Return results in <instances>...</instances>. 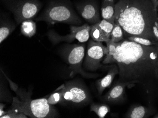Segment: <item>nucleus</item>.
<instances>
[{
    "mask_svg": "<svg viewBox=\"0 0 158 118\" xmlns=\"http://www.w3.org/2000/svg\"><path fill=\"white\" fill-rule=\"evenodd\" d=\"M90 112H95L99 118H104L110 112V108L106 104L92 103L90 104Z\"/></svg>",
    "mask_w": 158,
    "mask_h": 118,
    "instance_id": "18",
    "label": "nucleus"
},
{
    "mask_svg": "<svg viewBox=\"0 0 158 118\" xmlns=\"http://www.w3.org/2000/svg\"><path fill=\"white\" fill-rule=\"evenodd\" d=\"M116 0H102L101 14L103 19L114 21Z\"/></svg>",
    "mask_w": 158,
    "mask_h": 118,
    "instance_id": "16",
    "label": "nucleus"
},
{
    "mask_svg": "<svg viewBox=\"0 0 158 118\" xmlns=\"http://www.w3.org/2000/svg\"><path fill=\"white\" fill-rule=\"evenodd\" d=\"M109 53L106 55V57H110L112 56L115 52H116V49H117V44L116 43H114L110 39L108 41L106 42Z\"/></svg>",
    "mask_w": 158,
    "mask_h": 118,
    "instance_id": "23",
    "label": "nucleus"
},
{
    "mask_svg": "<svg viewBox=\"0 0 158 118\" xmlns=\"http://www.w3.org/2000/svg\"><path fill=\"white\" fill-rule=\"evenodd\" d=\"M127 39L146 46H158V41H153L143 38L129 36L127 37Z\"/></svg>",
    "mask_w": 158,
    "mask_h": 118,
    "instance_id": "21",
    "label": "nucleus"
},
{
    "mask_svg": "<svg viewBox=\"0 0 158 118\" xmlns=\"http://www.w3.org/2000/svg\"><path fill=\"white\" fill-rule=\"evenodd\" d=\"M114 24V21L104 19L100 20L95 24L91 25L90 37L95 41L106 43L110 39Z\"/></svg>",
    "mask_w": 158,
    "mask_h": 118,
    "instance_id": "11",
    "label": "nucleus"
},
{
    "mask_svg": "<svg viewBox=\"0 0 158 118\" xmlns=\"http://www.w3.org/2000/svg\"><path fill=\"white\" fill-rule=\"evenodd\" d=\"M1 2L13 14L17 25L24 20L35 19L43 7L40 0H1Z\"/></svg>",
    "mask_w": 158,
    "mask_h": 118,
    "instance_id": "6",
    "label": "nucleus"
},
{
    "mask_svg": "<svg viewBox=\"0 0 158 118\" xmlns=\"http://www.w3.org/2000/svg\"><path fill=\"white\" fill-rule=\"evenodd\" d=\"M91 25L85 24L81 25H71L70 33L65 36H61L54 30H49L47 33L48 38L54 44L61 42L71 44L74 40H77L80 43L87 42L90 37Z\"/></svg>",
    "mask_w": 158,
    "mask_h": 118,
    "instance_id": "9",
    "label": "nucleus"
},
{
    "mask_svg": "<svg viewBox=\"0 0 158 118\" xmlns=\"http://www.w3.org/2000/svg\"><path fill=\"white\" fill-rule=\"evenodd\" d=\"M28 116L23 113L16 112L10 109L6 111L5 115H3L1 118H27Z\"/></svg>",
    "mask_w": 158,
    "mask_h": 118,
    "instance_id": "22",
    "label": "nucleus"
},
{
    "mask_svg": "<svg viewBox=\"0 0 158 118\" xmlns=\"http://www.w3.org/2000/svg\"><path fill=\"white\" fill-rule=\"evenodd\" d=\"M153 118H158V113H156V114H155V115L153 116Z\"/></svg>",
    "mask_w": 158,
    "mask_h": 118,
    "instance_id": "26",
    "label": "nucleus"
},
{
    "mask_svg": "<svg viewBox=\"0 0 158 118\" xmlns=\"http://www.w3.org/2000/svg\"><path fill=\"white\" fill-rule=\"evenodd\" d=\"M17 24L4 15L1 16L0 22V43L1 44L10 36L15 29Z\"/></svg>",
    "mask_w": 158,
    "mask_h": 118,
    "instance_id": "15",
    "label": "nucleus"
},
{
    "mask_svg": "<svg viewBox=\"0 0 158 118\" xmlns=\"http://www.w3.org/2000/svg\"><path fill=\"white\" fill-rule=\"evenodd\" d=\"M109 53L107 47L102 42L90 39L89 41L83 60V67L86 71L95 72L102 68L105 56Z\"/></svg>",
    "mask_w": 158,
    "mask_h": 118,
    "instance_id": "8",
    "label": "nucleus"
},
{
    "mask_svg": "<svg viewBox=\"0 0 158 118\" xmlns=\"http://www.w3.org/2000/svg\"><path fill=\"white\" fill-rule=\"evenodd\" d=\"M127 84L118 81L109 91L101 97L104 102L114 104L120 102L124 98L126 95V88Z\"/></svg>",
    "mask_w": 158,
    "mask_h": 118,
    "instance_id": "12",
    "label": "nucleus"
},
{
    "mask_svg": "<svg viewBox=\"0 0 158 118\" xmlns=\"http://www.w3.org/2000/svg\"><path fill=\"white\" fill-rule=\"evenodd\" d=\"M47 99L48 104L51 105H56L57 104H63V95L61 89L58 88L57 91H55L50 95Z\"/></svg>",
    "mask_w": 158,
    "mask_h": 118,
    "instance_id": "20",
    "label": "nucleus"
},
{
    "mask_svg": "<svg viewBox=\"0 0 158 118\" xmlns=\"http://www.w3.org/2000/svg\"><path fill=\"white\" fill-rule=\"evenodd\" d=\"M5 105L1 103V104H0V117L5 115V113H6V111L4 110V108H5Z\"/></svg>",
    "mask_w": 158,
    "mask_h": 118,
    "instance_id": "25",
    "label": "nucleus"
},
{
    "mask_svg": "<svg viewBox=\"0 0 158 118\" xmlns=\"http://www.w3.org/2000/svg\"><path fill=\"white\" fill-rule=\"evenodd\" d=\"M12 91L16 97L12 98L11 110L16 112L23 113L33 118H53L58 116L56 108L48 103L46 98L32 99V90H25L17 86Z\"/></svg>",
    "mask_w": 158,
    "mask_h": 118,
    "instance_id": "3",
    "label": "nucleus"
},
{
    "mask_svg": "<svg viewBox=\"0 0 158 118\" xmlns=\"http://www.w3.org/2000/svg\"><path fill=\"white\" fill-rule=\"evenodd\" d=\"M124 33L120 25L114 24L111 33L110 40L114 43H118L124 39Z\"/></svg>",
    "mask_w": 158,
    "mask_h": 118,
    "instance_id": "19",
    "label": "nucleus"
},
{
    "mask_svg": "<svg viewBox=\"0 0 158 118\" xmlns=\"http://www.w3.org/2000/svg\"><path fill=\"white\" fill-rule=\"evenodd\" d=\"M152 3L153 8L158 14V0H150Z\"/></svg>",
    "mask_w": 158,
    "mask_h": 118,
    "instance_id": "24",
    "label": "nucleus"
},
{
    "mask_svg": "<svg viewBox=\"0 0 158 118\" xmlns=\"http://www.w3.org/2000/svg\"><path fill=\"white\" fill-rule=\"evenodd\" d=\"M74 5L79 15L90 25L95 24L101 20L96 0H83L76 2Z\"/></svg>",
    "mask_w": 158,
    "mask_h": 118,
    "instance_id": "10",
    "label": "nucleus"
},
{
    "mask_svg": "<svg viewBox=\"0 0 158 118\" xmlns=\"http://www.w3.org/2000/svg\"><path fill=\"white\" fill-rule=\"evenodd\" d=\"M36 21H45L51 24L58 23L80 25L83 22L75 12L71 2H48Z\"/></svg>",
    "mask_w": 158,
    "mask_h": 118,
    "instance_id": "4",
    "label": "nucleus"
},
{
    "mask_svg": "<svg viewBox=\"0 0 158 118\" xmlns=\"http://www.w3.org/2000/svg\"><path fill=\"white\" fill-rule=\"evenodd\" d=\"M86 53V44L83 43L66 44L60 49V54L68 65L70 76L73 77L77 74L88 79L96 78L99 74L89 73L83 69V63Z\"/></svg>",
    "mask_w": 158,
    "mask_h": 118,
    "instance_id": "5",
    "label": "nucleus"
},
{
    "mask_svg": "<svg viewBox=\"0 0 158 118\" xmlns=\"http://www.w3.org/2000/svg\"><path fill=\"white\" fill-rule=\"evenodd\" d=\"M20 31L25 36L32 37L37 32L36 24L32 19L24 20L21 23Z\"/></svg>",
    "mask_w": 158,
    "mask_h": 118,
    "instance_id": "17",
    "label": "nucleus"
},
{
    "mask_svg": "<svg viewBox=\"0 0 158 118\" xmlns=\"http://www.w3.org/2000/svg\"><path fill=\"white\" fill-rule=\"evenodd\" d=\"M111 65L106 76L102 79L97 80L96 82V87L99 96L102 95L105 89L110 87L115 76L119 74V69L118 65L115 63Z\"/></svg>",
    "mask_w": 158,
    "mask_h": 118,
    "instance_id": "13",
    "label": "nucleus"
},
{
    "mask_svg": "<svg viewBox=\"0 0 158 118\" xmlns=\"http://www.w3.org/2000/svg\"><path fill=\"white\" fill-rule=\"evenodd\" d=\"M60 88L63 95V104L81 106L88 105L92 101L86 85L78 80L67 82Z\"/></svg>",
    "mask_w": 158,
    "mask_h": 118,
    "instance_id": "7",
    "label": "nucleus"
},
{
    "mask_svg": "<svg viewBox=\"0 0 158 118\" xmlns=\"http://www.w3.org/2000/svg\"><path fill=\"white\" fill-rule=\"evenodd\" d=\"M156 109L152 105L149 106L135 105L129 110L124 117L128 118H148L156 113Z\"/></svg>",
    "mask_w": 158,
    "mask_h": 118,
    "instance_id": "14",
    "label": "nucleus"
},
{
    "mask_svg": "<svg viewBox=\"0 0 158 118\" xmlns=\"http://www.w3.org/2000/svg\"><path fill=\"white\" fill-rule=\"evenodd\" d=\"M114 23L127 37L158 41V14L150 0H119L115 4Z\"/></svg>",
    "mask_w": 158,
    "mask_h": 118,
    "instance_id": "2",
    "label": "nucleus"
},
{
    "mask_svg": "<svg viewBox=\"0 0 158 118\" xmlns=\"http://www.w3.org/2000/svg\"><path fill=\"white\" fill-rule=\"evenodd\" d=\"M116 44L115 53L106 56L102 64H117L118 81L128 87L136 83L147 88L152 87L158 81V46H146L127 39Z\"/></svg>",
    "mask_w": 158,
    "mask_h": 118,
    "instance_id": "1",
    "label": "nucleus"
}]
</instances>
